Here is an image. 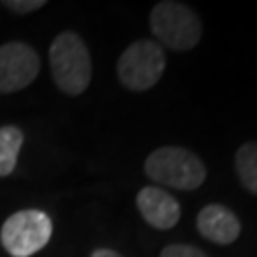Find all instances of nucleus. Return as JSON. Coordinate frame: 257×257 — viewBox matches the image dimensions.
Returning <instances> with one entry per match:
<instances>
[{"instance_id": "nucleus-9", "label": "nucleus", "mask_w": 257, "mask_h": 257, "mask_svg": "<svg viewBox=\"0 0 257 257\" xmlns=\"http://www.w3.org/2000/svg\"><path fill=\"white\" fill-rule=\"evenodd\" d=\"M21 145H23V132L18 126L0 128V177H8L16 170Z\"/></svg>"}, {"instance_id": "nucleus-5", "label": "nucleus", "mask_w": 257, "mask_h": 257, "mask_svg": "<svg viewBox=\"0 0 257 257\" xmlns=\"http://www.w3.org/2000/svg\"><path fill=\"white\" fill-rule=\"evenodd\" d=\"M52 230L54 225L46 211L37 208L21 210L4 221L0 242L12 257H31L46 248Z\"/></svg>"}, {"instance_id": "nucleus-12", "label": "nucleus", "mask_w": 257, "mask_h": 257, "mask_svg": "<svg viewBox=\"0 0 257 257\" xmlns=\"http://www.w3.org/2000/svg\"><path fill=\"white\" fill-rule=\"evenodd\" d=\"M2 6H6L12 12H16V14L25 16V14H31V12H37V10L44 8L46 2L44 0H4Z\"/></svg>"}, {"instance_id": "nucleus-11", "label": "nucleus", "mask_w": 257, "mask_h": 257, "mask_svg": "<svg viewBox=\"0 0 257 257\" xmlns=\"http://www.w3.org/2000/svg\"><path fill=\"white\" fill-rule=\"evenodd\" d=\"M160 257H208L202 249L191 244H170L160 251Z\"/></svg>"}, {"instance_id": "nucleus-2", "label": "nucleus", "mask_w": 257, "mask_h": 257, "mask_svg": "<svg viewBox=\"0 0 257 257\" xmlns=\"http://www.w3.org/2000/svg\"><path fill=\"white\" fill-rule=\"evenodd\" d=\"M145 174L158 185L194 191L206 181V166L193 151L183 147H160L145 160Z\"/></svg>"}, {"instance_id": "nucleus-1", "label": "nucleus", "mask_w": 257, "mask_h": 257, "mask_svg": "<svg viewBox=\"0 0 257 257\" xmlns=\"http://www.w3.org/2000/svg\"><path fill=\"white\" fill-rule=\"evenodd\" d=\"M50 67L55 86L67 95H80L92 80V57L76 33L65 31L50 46Z\"/></svg>"}, {"instance_id": "nucleus-3", "label": "nucleus", "mask_w": 257, "mask_h": 257, "mask_svg": "<svg viewBox=\"0 0 257 257\" xmlns=\"http://www.w3.org/2000/svg\"><path fill=\"white\" fill-rule=\"evenodd\" d=\"M151 31L160 46L174 52H187L198 44L202 37V23L189 6L164 0L151 12Z\"/></svg>"}, {"instance_id": "nucleus-6", "label": "nucleus", "mask_w": 257, "mask_h": 257, "mask_svg": "<svg viewBox=\"0 0 257 257\" xmlns=\"http://www.w3.org/2000/svg\"><path fill=\"white\" fill-rule=\"evenodd\" d=\"M40 73V57L25 42L0 46V93L27 88Z\"/></svg>"}, {"instance_id": "nucleus-10", "label": "nucleus", "mask_w": 257, "mask_h": 257, "mask_svg": "<svg viewBox=\"0 0 257 257\" xmlns=\"http://www.w3.org/2000/svg\"><path fill=\"white\" fill-rule=\"evenodd\" d=\"M234 166L242 187L251 194H257V143H244L236 151Z\"/></svg>"}, {"instance_id": "nucleus-8", "label": "nucleus", "mask_w": 257, "mask_h": 257, "mask_svg": "<svg viewBox=\"0 0 257 257\" xmlns=\"http://www.w3.org/2000/svg\"><path fill=\"white\" fill-rule=\"evenodd\" d=\"M196 229L206 240L219 246H227L240 236L242 223L236 217V213H232L227 206L208 204L196 217Z\"/></svg>"}, {"instance_id": "nucleus-4", "label": "nucleus", "mask_w": 257, "mask_h": 257, "mask_svg": "<svg viewBox=\"0 0 257 257\" xmlns=\"http://www.w3.org/2000/svg\"><path fill=\"white\" fill-rule=\"evenodd\" d=\"M166 69V54L155 40L141 38L132 42L120 55L116 74L124 88L145 92L158 84Z\"/></svg>"}, {"instance_id": "nucleus-13", "label": "nucleus", "mask_w": 257, "mask_h": 257, "mask_svg": "<svg viewBox=\"0 0 257 257\" xmlns=\"http://www.w3.org/2000/svg\"><path fill=\"white\" fill-rule=\"evenodd\" d=\"M90 257H122L118 251H114V249H107V248H99L95 249Z\"/></svg>"}, {"instance_id": "nucleus-7", "label": "nucleus", "mask_w": 257, "mask_h": 257, "mask_svg": "<svg viewBox=\"0 0 257 257\" xmlns=\"http://www.w3.org/2000/svg\"><path fill=\"white\" fill-rule=\"evenodd\" d=\"M139 213L151 227L158 230L174 229L181 217V206L160 187H143L136 198Z\"/></svg>"}]
</instances>
